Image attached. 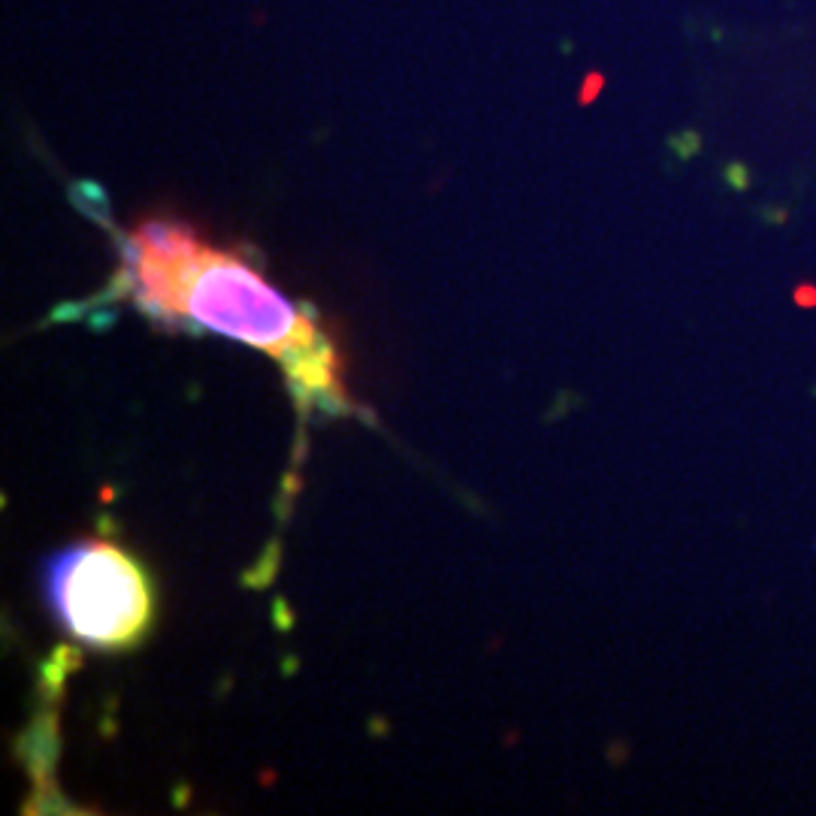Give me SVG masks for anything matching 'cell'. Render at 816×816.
Instances as JSON below:
<instances>
[{"instance_id":"obj_2","label":"cell","mask_w":816,"mask_h":816,"mask_svg":"<svg viewBox=\"0 0 816 816\" xmlns=\"http://www.w3.org/2000/svg\"><path fill=\"white\" fill-rule=\"evenodd\" d=\"M46 599L58 627L94 651L134 647L154 620L149 575L113 541H79L51 556Z\"/></svg>"},{"instance_id":"obj_3","label":"cell","mask_w":816,"mask_h":816,"mask_svg":"<svg viewBox=\"0 0 816 816\" xmlns=\"http://www.w3.org/2000/svg\"><path fill=\"white\" fill-rule=\"evenodd\" d=\"M798 302H802V306H811V302H816V290H811V288L798 290Z\"/></svg>"},{"instance_id":"obj_1","label":"cell","mask_w":816,"mask_h":816,"mask_svg":"<svg viewBox=\"0 0 816 816\" xmlns=\"http://www.w3.org/2000/svg\"><path fill=\"white\" fill-rule=\"evenodd\" d=\"M118 290L158 321H182L269 354L302 402L348 409L342 357L309 306L191 227L146 221L122 239Z\"/></svg>"}]
</instances>
